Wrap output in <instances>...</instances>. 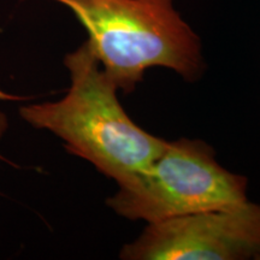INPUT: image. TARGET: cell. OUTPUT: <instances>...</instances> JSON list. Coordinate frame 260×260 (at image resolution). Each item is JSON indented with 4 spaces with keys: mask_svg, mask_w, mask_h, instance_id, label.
<instances>
[{
    "mask_svg": "<svg viewBox=\"0 0 260 260\" xmlns=\"http://www.w3.org/2000/svg\"><path fill=\"white\" fill-rule=\"evenodd\" d=\"M9 128V121H8V117L3 111H0V140H2L3 136H4L5 132ZM3 157L0 154V160H2Z\"/></svg>",
    "mask_w": 260,
    "mask_h": 260,
    "instance_id": "obj_5",
    "label": "cell"
},
{
    "mask_svg": "<svg viewBox=\"0 0 260 260\" xmlns=\"http://www.w3.org/2000/svg\"><path fill=\"white\" fill-rule=\"evenodd\" d=\"M260 255V205L246 203L151 223L125 260H247Z\"/></svg>",
    "mask_w": 260,
    "mask_h": 260,
    "instance_id": "obj_4",
    "label": "cell"
},
{
    "mask_svg": "<svg viewBox=\"0 0 260 260\" xmlns=\"http://www.w3.org/2000/svg\"><path fill=\"white\" fill-rule=\"evenodd\" d=\"M53 2L76 16L104 71L124 94L134 92L149 68H168L188 82L204 73L199 38L172 0Z\"/></svg>",
    "mask_w": 260,
    "mask_h": 260,
    "instance_id": "obj_2",
    "label": "cell"
},
{
    "mask_svg": "<svg viewBox=\"0 0 260 260\" xmlns=\"http://www.w3.org/2000/svg\"><path fill=\"white\" fill-rule=\"evenodd\" d=\"M247 177L228 171L203 140L168 141L152 164L121 184L106 205L130 220L158 223L246 203Z\"/></svg>",
    "mask_w": 260,
    "mask_h": 260,
    "instance_id": "obj_3",
    "label": "cell"
},
{
    "mask_svg": "<svg viewBox=\"0 0 260 260\" xmlns=\"http://www.w3.org/2000/svg\"><path fill=\"white\" fill-rule=\"evenodd\" d=\"M68 93L58 102L30 104L19 116L35 129L63 140L69 153L89 161L118 186L158 158L168 141L134 123L117 96V86L104 71L88 42L67 54Z\"/></svg>",
    "mask_w": 260,
    "mask_h": 260,
    "instance_id": "obj_1",
    "label": "cell"
},
{
    "mask_svg": "<svg viewBox=\"0 0 260 260\" xmlns=\"http://www.w3.org/2000/svg\"><path fill=\"white\" fill-rule=\"evenodd\" d=\"M256 260H260V255H259V256H258V259H256Z\"/></svg>",
    "mask_w": 260,
    "mask_h": 260,
    "instance_id": "obj_6",
    "label": "cell"
}]
</instances>
